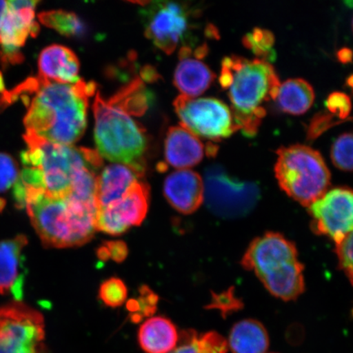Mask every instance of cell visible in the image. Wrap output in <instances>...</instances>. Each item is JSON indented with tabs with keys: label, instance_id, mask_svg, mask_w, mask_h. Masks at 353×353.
Instances as JSON below:
<instances>
[{
	"label": "cell",
	"instance_id": "cell-9",
	"mask_svg": "<svg viewBox=\"0 0 353 353\" xmlns=\"http://www.w3.org/2000/svg\"><path fill=\"white\" fill-rule=\"evenodd\" d=\"M174 105L182 126L196 137L220 141L240 130L232 110L221 100L180 95Z\"/></svg>",
	"mask_w": 353,
	"mask_h": 353
},
{
	"label": "cell",
	"instance_id": "cell-38",
	"mask_svg": "<svg viewBox=\"0 0 353 353\" xmlns=\"http://www.w3.org/2000/svg\"><path fill=\"white\" fill-rule=\"evenodd\" d=\"M8 8V2L0 0V28H1L2 21L4 16L6 14Z\"/></svg>",
	"mask_w": 353,
	"mask_h": 353
},
{
	"label": "cell",
	"instance_id": "cell-36",
	"mask_svg": "<svg viewBox=\"0 0 353 353\" xmlns=\"http://www.w3.org/2000/svg\"><path fill=\"white\" fill-rule=\"evenodd\" d=\"M229 307V310L235 309V299L232 297V295L228 293L221 295H217L213 300L211 307H215L214 308H219L220 310L223 312L224 307Z\"/></svg>",
	"mask_w": 353,
	"mask_h": 353
},
{
	"label": "cell",
	"instance_id": "cell-3",
	"mask_svg": "<svg viewBox=\"0 0 353 353\" xmlns=\"http://www.w3.org/2000/svg\"><path fill=\"white\" fill-rule=\"evenodd\" d=\"M23 185L26 211L44 246L70 248L92 239L97 230L98 206L70 199L47 197L41 188Z\"/></svg>",
	"mask_w": 353,
	"mask_h": 353
},
{
	"label": "cell",
	"instance_id": "cell-11",
	"mask_svg": "<svg viewBox=\"0 0 353 353\" xmlns=\"http://www.w3.org/2000/svg\"><path fill=\"white\" fill-rule=\"evenodd\" d=\"M204 186L209 208L222 217L236 218L248 214L259 197L255 184L232 178L219 166L210 167L206 171Z\"/></svg>",
	"mask_w": 353,
	"mask_h": 353
},
{
	"label": "cell",
	"instance_id": "cell-30",
	"mask_svg": "<svg viewBox=\"0 0 353 353\" xmlns=\"http://www.w3.org/2000/svg\"><path fill=\"white\" fill-rule=\"evenodd\" d=\"M196 343L198 353H227L228 351V341L216 332L196 334Z\"/></svg>",
	"mask_w": 353,
	"mask_h": 353
},
{
	"label": "cell",
	"instance_id": "cell-10",
	"mask_svg": "<svg viewBox=\"0 0 353 353\" xmlns=\"http://www.w3.org/2000/svg\"><path fill=\"white\" fill-rule=\"evenodd\" d=\"M145 34L167 54H173L191 29L190 8L174 2H144Z\"/></svg>",
	"mask_w": 353,
	"mask_h": 353
},
{
	"label": "cell",
	"instance_id": "cell-28",
	"mask_svg": "<svg viewBox=\"0 0 353 353\" xmlns=\"http://www.w3.org/2000/svg\"><path fill=\"white\" fill-rule=\"evenodd\" d=\"M141 296L135 300H130L128 303V309L130 312L131 319L134 321H139L145 316L152 315L157 310L158 297L156 294L143 287L141 289Z\"/></svg>",
	"mask_w": 353,
	"mask_h": 353
},
{
	"label": "cell",
	"instance_id": "cell-21",
	"mask_svg": "<svg viewBox=\"0 0 353 353\" xmlns=\"http://www.w3.org/2000/svg\"><path fill=\"white\" fill-rule=\"evenodd\" d=\"M178 341L176 326L165 316L152 317L139 330V345L145 353H170Z\"/></svg>",
	"mask_w": 353,
	"mask_h": 353
},
{
	"label": "cell",
	"instance_id": "cell-40",
	"mask_svg": "<svg viewBox=\"0 0 353 353\" xmlns=\"http://www.w3.org/2000/svg\"><path fill=\"white\" fill-rule=\"evenodd\" d=\"M4 205H6V201H3L2 199H0V210L3 209Z\"/></svg>",
	"mask_w": 353,
	"mask_h": 353
},
{
	"label": "cell",
	"instance_id": "cell-33",
	"mask_svg": "<svg viewBox=\"0 0 353 353\" xmlns=\"http://www.w3.org/2000/svg\"><path fill=\"white\" fill-rule=\"evenodd\" d=\"M127 255V246L125 243L121 241L105 243L98 250L99 258L105 261L112 259L114 262L121 263L126 259Z\"/></svg>",
	"mask_w": 353,
	"mask_h": 353
},
{
	"label": "cell",
	"instance_id": "cell-5",
	"mask_svg": "<svg viewBox=\"0 0 353 353\" xmlns=\"http://www.w3.org/2000/svg\"><path fill=\"white\" fill-rule=\"evenodd\" d=\"M94 137L101 157L144 174L148 143L144 130L125 110L105 101L99 92L94 103Z\"/></svg>",
	"mask_w": 353,
	"mask_h": 353
},
{
	"label": "cell",
	"instance_id": "cell-4",
	"mask_svg": "<svg viewBox=\"0 0 353 353\" xmlns=\"http://www.w3.org/2000/svg\"><path fill=\"white\" fill-rule=\"evenodd\" d=\"M242 266L253 271L269 292L285 301L296 299L305 289L296 247L279 233L268 232L251 242Z\"/></svg>",
	"mask_w": 353,
	"mask_h": 353
},
{
	"label": "cell",
	"instance_id": "cell-37",
	"mask_svg": "<svg viewBox=\"0 0 353 353\" xmlns=\"http://www.w3.org/2000/svg\"><path fill=\"white\" fill-rule=\"evenodd\" d=\"M352 50H348V48H343V50L339 51L338 54L339 59L344 63H350L352 59Z\"/></svg>",
	"mask_w": 353,
	"mask_h": 353
},
{
	"label": "cell",
	"instance_id": "cell-35",
	"mask_svg": "<svg viewBox=\"0 0 353 353\" xmlns=\"http://www.w3.org/2000/svg\"><path fill=\"white\" fill-rule=\"evenodd\" d=\"M196 333L188 331L183 335L181 345L171 353H198L196 343Z\"/></svg>",
	"mask_w": 353,
	"mask_h": 353
},
{
	"label": "cell",
	"instance_id": "cell-2",
	"mask_svg": "<svg viewBox=\"0 0 353 353\" xmlns=\"http://www.w3.org/2000/svg\"><path fill=\"white\" fill-rule=\"evenodd\" d=\"M221 86L228 91L234 119L243 134L254 137L266 116L265 103L277 98L281 83L268 61L239 56L225 57Z\"/></svg>",
	"mask_w": 353,
	"mask_h": 353
},
{
	"label": "cell",
	"instance_id": "cell-42",
	"mask_svg": "<svg viewBox=\"0 0 353 353\" xmlns=\"http://www.w3.org/2000/svg\"><path fill=\"white\" fill-rule=\"evenodd\" d=\"M352 32H353V19H352Z\"/></svg>",
	"mask_w": 353,
	"mask_h": 353
},
{
	"label": "cell",
	"instance_id": "cell-7",
	"mask_svg": "<svg viewBox=\"0 0 353 353\" xmlns=\"http://www.w3.org/2000/svg\"><path fill=\"white\" fill-rule=\"evenodd\" d=\"M24 139L33 141L42 152L41 165L43 196L50 198L64 199L70 195V189L77 172L85 166L96 169L103 165V160L98 152L47 142L32 134H26Z\"/></svg>",
	"mask_w": 353,
	"mask_h": 353
},
{
	"label": "cell",
	"instance_id": "cell-17",
	"mask_svg": "<svg viewBox=\"0 0 353 353\" xmlns=\"http://www.w3.org/2000/svg\"><path fill=\"white\" fill-rule=\"evenodd\" d=\"M28 243L24 235L0 242V294L12 293L17 301L23 295L24 275L20 269L22 251Z\"/></svg>",
	"mask_w": 353,
	"mask_h": 353
},
{
	"label": "cell",
	"instance_id": "cell-29",
	"mask_svg": "<svg viewBox=\"0 0 353 353\" xmlns=\"http://www.w3.org/2000/svg\"><path fill=\"white\" fill-rule=\"evenodd\" d=\"M19 171L17 162L6 153H0V192L14 186L19 180Z\"/></svg>",
	"mask_w": 353,
	"mask_h": 353
},
{
	"label": "cell",
	"instance_id": "cell-26",
	"mask_svg": "<svg viewBox=\"0 0 353 353\" xmlns=\"http://www.w3.org/2000/svg\"><path fill=\"white\" fill-rule=\"evenodd\" d=\"M330 156L338 169L353 170V132H345L334 141Z\"/></svg>",
	"mask_w": 353,
	"mask_h": 353
},
{
	"label": "cell",
	"instance_id": "cell-13",
	"mask_svg": "<svg viewBox=\"0 0 353 353\" xmlns=\"http://www.w3.org/2000/svg\"><path fill=\"white\" fill-rule=\"evenodd\" d=\"M149 201V186L139 180L121 200L99 210L96 218L97 230L120 236L130 227L139 226L147 216Z\"/></svg>",
	"mask_w": 353,
	"mask_h": 353
},
{
	"label": "cell",
	"instance_id": "cell-39",
	"mask_svg": "<svg viewBox=\"0 0 353 353\" xmlns=\"http://www.w3.org/2000/svg\"><path fill=\"white\" fill-rule=\"evenodd\" d=\"M4 92V83H3V79L2 77V74L0 73V92Z\"/></svg>",
	"mask_w": 353,
	"mask_h": 353
},
{
	"label": "cell",
	"instance_id": "cell-22",
	"mask_svg": "<svg viewBox=\"0 0 353 353\" xmlns=\"http://www.w3.org/2000/svg\"><path fill=\"white\" fill-rule=\"evenodd\" d=\"M228 343L232 353H266L268 331L258 321L243 320L234 325Z\"/></svg>",
	"mask_w": 353,
	"mask_h": 353
},
{
	"label": "cell",
	"instance_id": "cell-41",
	"mask_svg": "<svg viewBox=\"0 0 353 353\" xmlns=\"http://www.w3.org/2000/svg\"><path fill=\"white\" fill-rule=\"evenodd\" d=\"M348 83H350V86L353 88V76L348 79Z\"/></svg>",
	"mask_w": 353,
	"mask_h": 353
},
{
	"label": "cell",
	"instance_id": "cell-15",
	"mask_svg": "<svg viewBox=\"0 0 353 353\" xmlns=\"http://www.w3.org/2000/svg\"><path fill=\"white\" fill-rule=\"evenodd\" d=\"M164 194L173 208L183 214H191L202 205L204 183L200 174L189 170H179L167 176Z\"/></svg>",
	"mask_w": 353,
	"mask_h": 353
},
{
	"label": "cell",
	"instance_id": "cell-19",
	"mask_svg": "<svg viewBox=\"0 0 353 353\" xmlns=\"http://www.w3.org/2000/svg\"><path fill=\"white\" fill-rule=\"evenodd\" d=\"M39 77L61 83H77L79 79V63L74 52L59 44H52L39 57Z\"/></svg>",
	"mask_w": 353,
	"mask_h": 353
},
{
	"label": "cell",
	"instance_id": "cell-25",
	"mask_svg": "<svg viewBox=\"0 0 353 353\" xmlns=\"http://www.w3.org/2000/svg\"><path fill=\"white\" fill-rule=\"evenodd\" d=\"M242 43L249 48L256 56L268 63L274 60L275 50L273 46L275 44V37L268 30L256 28L252 32L247 33L243 37Z\"/></svg>",
	"mask_w": 353,
	"mask_h": 353
},
{
	"label": "cell",
	"instance_id": "cell-1",
	"mask_svg": "<svg viewBox=\"0 0 353 353\" xmlns=\"http://www.w3.org/2000/svg\"><path fill=\"white\" fill-rule=\"evenodd\" d=\"M94 83L79 81L61 83L41 77L30 78L10 92L4 91L0 105L21 99L28 107L24 119L26 134L47 142L73 145L85 131L88 99L94 95Z\"/></svg>",
	"mask_w": 353,
	"mask_h": 353
},
{
	"label": "cell",
	"instance_id": "cell-8",
	"mask_svg": "<svg viewBox=\"0 0 353 353\" xmlns=\"http://www.w3.org/2000/svg\"><path fill=\"white\" fill-rule=\"evenodd\" d=\"M41 313L20 301L0 307V353H46Z\"/></svg>",
	"mask_w": 353,
	"mask_h": 353
},
{
	"label": "cell",
	"instance_id": "cell-18",
	"mask_svg": "<svg viewBox=\"0 0 353 353\" xmlns=\"http://www.w3.org/2000/svg\"><path fill=\"white\" fill-rule=\"evenodd\" d=\"M205 148L200 139L183 126L170 128L165 141L167 164L176 169H188L204 158Z\"/></svg>",
	"mask_w": 353,
	"mask_h": 353
},
{
	"label": "cell",
	"instance_id": "cell-23",
	"mask_svg": "<svg viewBox=\"0 0 353 353\" xmlns=\"http://www.w3.org/2000/svg\"><path fill=\"white\" fill-rule=\"evenodd\" d=\"M276 99L283 112L301 114L312 107L315 92L310 83L303 79H290L281 83Z\"/></svg>",
	"mask_w": 353,
	"mask_h": 353
},
{
	"label": "cell",
	"instance_id": "cell-34",
	"mask_svg": "<svg viewBox=\"0 0 353 353\" xmlns=\"http://www.w3.org/2000/svg\"><path fill=\"white\" fill-rule=\"evenodd\" d=\"M341 121H334L332 114L326 112L317 113L313 117L307 129L308 139H316L330 128Z\"/></svg>",
	"mask_w": 353,
	"mask_h": 353
},
{
	"label": "cell",
	"instance_id": "cell-20",
	"mask_svg": "<svg viewBox=\"0 0 353 353\" xmlns=\"http://www.w3.org/2000/svg\"><path fill=\"white\" fill-rule=\"evenodd\" d=\"M143 174L130 166L110 165L97 178V204L99 210L114 204L125 196Z\"/></svg>",
	"mask_w": 353,
	"mask_h": 353
},
{
	"label": "cell",
	"instance_id": "cell-14",
	"mask_svg": "<svg viewBox=\"0 0 353 353\" xmlns=\"http://www.w3.org/2000/svg\"><path fill=\"white\" fill-rule=\"evenodd\" d=\"M38 1L12 0L8 2V11L0 28L1 51H20L29 35L35 37L39 26L34 20V10Z\"/></svg>",
	"mask_w": 353,
	"mask_h": 353
},
{
	"label": "cell",
	"instance_id": "cell-16",
	"mask_svg": "<svg viewBox=\"0 0 353 353\" xmlns=\"http://www.w3.org/2000/svg\"><path fill=\"white\" fill-rule=\"evenodd\" d=\"M201 59L191 47L181 48L174 82L183 96L195 98L208 90L214 81V74Z\"/></svg>",
	"mask_w": 353,
	"mask_h": 353
},
{
	"label": "cell",
	"instance_id": "cell-24",
	"mask_svg": "<svg viewBox=\"0 0 353 353\" xmlns=\"http://www.w3.org/2000/svg\"><path fill=\"white\" fill-rule=\"evenodd\" d=\"M41 23L66 37H81L85 34V26L76 13L65 10L43 12L39 15Z\"/></svg>",
	"mask_w": 353,
	"mask_h": 353
},
{
	"label": "cell",
	"instance_id": "cell-32",
	"mask_svg": "<svg viewBox=\"0 0 353 353\" xmlns=\"http://www.w3.org/2000/svg\"><path fill=\"white\" fill-rule=\"evenodd\" d=\"M326 108L338 118L344 120L350 116L352 103L350 97L341 92H334L326 100Z\"/></svg>",
	"mask_w": 353,
	"mask_h": 353
},
{
	"label": "cell",
	"instance_id": "cell-6",
	"mask_svg": "<svg viewBox=\"0 0 353 353\" xmlns=\"http://www.w3.org/2000/svg\"><path fill=\"white\" fill-rule=\"evenodd\" d=\"M276 153L275 174L287 195L309 207L327 192L330 173L319 152L298 144L282 147Z\"/></svg>",
	"mask_w": 353,
	"mask_h": 353
},
{
	"label": "cell",
	"instance_id": "cell-31",
	"mask_svg": "<svg viewBox=\"0 0 353 353\" xmlns=\"http://www.w3.org/2000/svg\"><path fill=\"white\" fill-rule=\"evenodd\" d=\"M339 265L353 285V232L336 245Z\"/></svg>",
	"mask_w": 353,
	"mask_h": 353
},
{
	"label": "cell",
	"instance_id": "cell-27",
	"mask_svg": "<svg viewBox=\"0 0 353 353\" xmlns=\"http://www.w3.org/2000/svg\"><path fill=\"white\" fill-rule=\"evenodd\" d=\"M128 297L127 287L123 281L117 277L105 280L99 288V298L109 307L123 305Z\"/></svg>",
	"mask_w": 353,
	"mask_h": 353
},
{
	"label": "cell",
	"instance_id": "cell-12",
	"mask_svg": "<svg viewBox=\"0 0 353 353\" xmlns=\"http://www.w3.org/2000/svg\"><path fill=\"white\" fill-rule=\"evenodd\" d=\"M312 228L336 245L353 232V190L336 188L326 192L308 207Z\"/></svg>",
	"mask_w": 353,
	"mask_h": 353
}]
</instances>
